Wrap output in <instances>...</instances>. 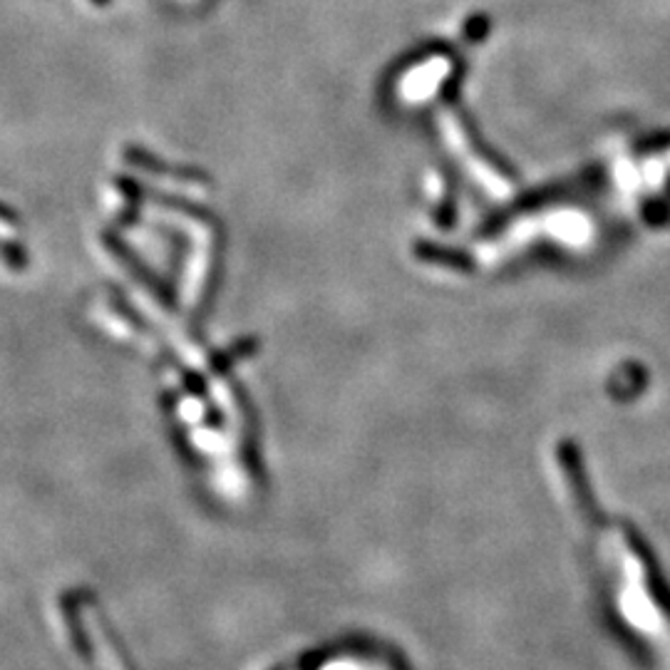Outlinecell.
Listing matches in <instances>:
<instances>
[{
    "mask_svg": "<svg viewBox=\"0 0 670 670\" xmlns=\"http://www.w3.org/2000/svg\"><path fill=\"white\" fill-rule=\"evenodd\" d=\"M298 670H395L391 658L375 656L373 648H355V646H343L328 653L310 656L306 666Z\"/></svg>",
    "mask_w": 670,
    "mask_h": 670,
    "instance_id": "6da1fadb",
    "label": "cell"
}]
</instances>
